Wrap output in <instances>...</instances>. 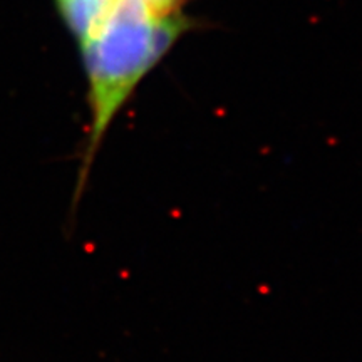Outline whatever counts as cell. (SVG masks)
I'll list each match as a JSON object with an SVG mask.
<instances>
[{
  "instance_id": "obj_1",
  "label": "cell",
  "mask_w": 362,
  "mask_h": 362,
  "mask_svg": "<svg viewBox=\"0 0 362 362\" xmlns=\"http://www.w3.org/2000/svg\"><path fill=\"white\" fill-rule=\"evenodd\" d=\"M188 29L189 21L183 13L161 16L148 0H116L104 24L79 42L88 81L89 123L72 194L74 208L117 115Z\"/></svg>"
},
{
  "instance_id": "obj_2",
  "label": "cell",
  "mask_w": 362,
  "mask_h": 362,
  "mask_svg": "<svg viewBox=\"0 0 362 362\" xmlns=\"http://www.w3.org/2000/svg\"><path fill=\"white\" fill-rule=\"evenodd\" d=\"M148 2L161 16H180L183 13L181 8L187 4V0H148Z\"/></svg>"
}]
</instances>
